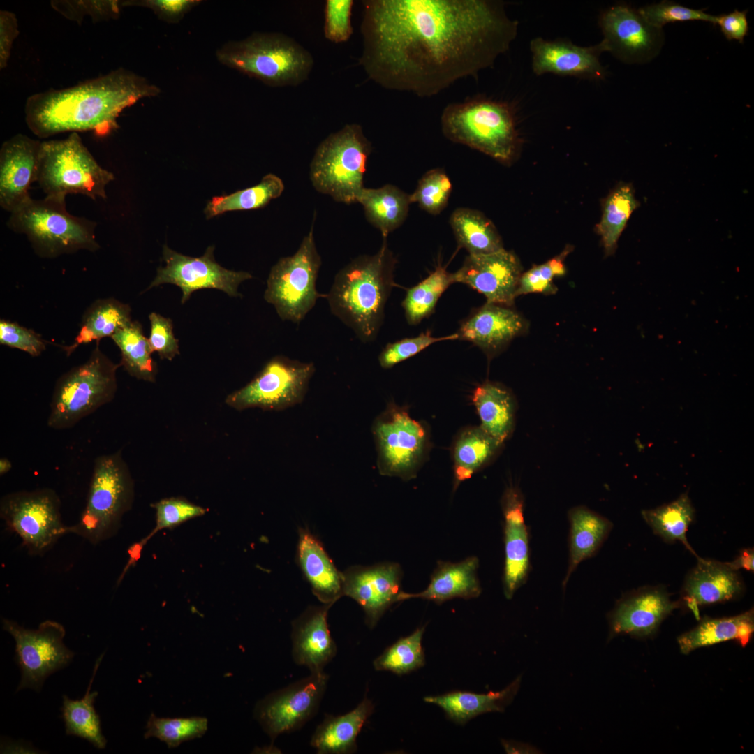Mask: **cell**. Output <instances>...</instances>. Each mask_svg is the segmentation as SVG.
I'll list each match as a JSON object with an SVG mask.
<instances>
[{
    "label": "cell",
    "instance_id": "cell-16",
    "mask_svg": "<svg viewBox=\"0 0 754 754\" xmlns=\"http://www.w3.org/2000/svg\"><path fill=\"white\" fill-rule=\"evenodd\" d=\"M214 249L210 246L202 256L195 258L179 253L165 244L163 258L165 265L157 269L156 276L147 290L164 283L174 284L182 292V304L193 292L202 288H215L231 297H241L238 286L251 279V274L221 266L214 259Z\"/></svg>",
    "mask_w": 754,
    "mask_h": 754
},
{
    "label": "cell",
    "instance_id": "cell-31",
    "mask_svg": "<svg viewBox=\"0 0 754 754\" xmlns=\"http://www.w3.org/2000/svg\"><path fill=\"white\" fill-rule=\"evenodd\" d=\"M520 682L521 676L501 691L481 694L452 691L440 695L427 696L424 700L440 707L454 722L464 724L480 714L503 712L517 693Z\"/></svg>",
    "mask_w": 754,
    "mask_h": 754
},
{
    "label": "cell",
    "instance_id": "cell-17",
    "mask_svg": "<svg viewBox=\"0 0 754 754\" xmlns=\"http://www.w3.org/2000/svg\"><path fill=\"white\" fill-rule=\"evenodd\" d=\"M327 681L323 671L311 672L308 677L272 693L258 703L256 718L272 739L298 728L316 711Z\"/></svg>",
    "mask_w": 754,
    "mask_h": 754
},
{
    "label": "cell",
    "instance_id": "cell-20",
    "mask_svg": "<svg viewBox=\"0 0 754 754\" xmlns=\"http://www.w3.org/2000/svg\"><path fill=\"white\" fill-rule=\"evenodd\" d=\"M343 573V596L350 597L362 607L369 628L376 626L392 605L399 602L403 571L397 563L354 566Z\"/></svg>",
    "mask_w": 754,
    "mask_h": 754
},
{
    "label": "cell",
    "instance_id": "cell-57",
    "mask_svg": "<svg viewBox=\"0 0 754 754\" xmlns=\"http://www.w3.org/2000/svg\"><path fill=\"white\" fill-rule=\"evenodd\" d=\"M747 10L732 12L716 16L715 24L720 27V31L729 41L734 40L743 43L745 36L748 34Z\"/></svg>",
    "mask_w": 754,
    "mask_h": 754
},
{
    "label": "cell",
    "instance_id": "cell-49",
    "mask_svg": "<svg viewBox=\"0 0 754 754\" xmlns=\"http://www.w3.org/2000/svg\"><path fill=\"white\" fill-rule=\"evenodd\" d=\"M452 188L449 177L443 170H431L420 179L415 191L409 195L411 203L417 202L428 213L438 214L446 207Z\"/></svg>",
    "mask_w": 754,
    "mask_h": 754
},
{
    "label": "cell",
    "instance_id": "cell-30",
    "mask_svg": "<svg viewBox=\"0 0 754 754\" xmlns=\"http://www.w3.org/2000/svg\"><path fill=\"white\" fill-rule=\"evenodd\" d=\"M472 401L480 427L504 444L515 428L517 402L512 392L498 382L486 380L474 390Z\"/></svg>",
    "mask_w": 754,
    "mask_h": 754
},
{
    "label": "cell",
    "instance_id": "cell-6",
    "mask_svg": "<svg viewBox=\"0 0 754 754\" xmlns=\"http://www.w3.org/2000/svg\"><path fill=\"white\" fill-rule=\"evenodd\" d=\"M441 128L450 140L503 163L515 154L518 137L513 111L506 103L476 98L444 109Z\"/></svg>",
    "mask_w": 754,
    "mask_h": 754
},
{
    "label": "cell",
    "instance_id": "cell-18",
    "mask_svg": "<svg viewBox=\"0 0 754 754\" xmlns=\"http://www.w3.org/2000/svg\"><path fill=\"white\" fill-rule=\"evenodd\" d=\"M607 52L628 64L644 63L654 57L663 45L662 29L651 26L637 10L620 3L600 15Z\"/></svg>",
    "mask_w": 754,
    "mask_h": 754
},
{
    "label": "cell",
    "instance_id": "cell-12",
    "mask_svg": "<svg viewBox=\"0 0 754 754\" xmlns=\"http://www.w3.org/2000/svg\"><path fill=\"white\" fill-rule=\"evenodd\" d=\"M372 431L380 475L415 478L431 448L427 425L412 418L406 408L390 402L375 419Z\"/></svg>",
    "mask_w": 754,
    "mask_h": 754
},
{
    "label": "cell",
    "instance_id": "cell-1",
    "mask_svg": "<svg viewBox=\"0 0 754 754\" xmlns=\"http://www.w3.org/2000/svg\"><path fill=\"white\" fill-rule=\"evenodd\" d=\"M362 3L360 64L381 87L421 97L491 67L517 34L499 1Z\"/></svg>",
    "mask_w": 754,
    "mask_h": 754
},
{
    "label": "cell",
    "instance_id": "cell-21",
    "mask_svg": "<svg viewBox=\"0 0 754 754\" xmlns=\"http://www.w3.org/2000/svg\"><path fill=\"white\" fill-rule=\"evenodd\" d=\"M532 70L536 75L554 73L591 80H603L605 68L600 56L607 52L600 43L589 47L576 45L566 39L547 40L536 37L530 42Z\"/></svg>",
    "mask_w": 754,
    "mask_h": 754
},
{
    "label": "cell",
    "instance_id": "cell-41",
    "mask_svg": "<svg viewBox=\"0 0 754 754\" xmlns=\"http://www.w3.org/2000/svg\"><path fill=\"white\" fill-rule=\"evenodd\" d=\"M121 351V366L132 376L154 382L157 366L151 357V350L141 325L131 320L111 337Z\"/></svg>",
    "mask_w": 754,
    "mask_h": 754
},
{
    "label": "cell",
    "instance_id": "cell-14",
    "mask_svg": "<svg viewBox=\"0 0 754 754\" xmlns=\"http://www.w3.org/2000/svg\"><path fill=\"white\" fill-rule=\"evenodd\" d=\"M60 505L59 496L50 489L13 492L1 498L0 515L29 552L37 555L66 533Z\"/></svg>",
    "mask_w": 754,
    "mask_h": 754
},
{
    "label": "cell",
    "instance_id": "cell-5",
    "mask_svg": "<svg viewBox=\"0 0 754 754\" xmlns=\"http://www.w3.org/2000/svg\"><path fill=\"white\" fill-rule=\"evenodd\" d=\"M8 228L25 235L35 252L43 258H55L79 250L95 251L96 223L71 214L66 197L29 198L10 213Z\"/></svg>",
    "mask_w": 754,
    "mask_h": 754
},
{
    "label": "cell",
    "instance_id": "cell-3",
    "mask_svg": "<svg viewBox=\"0 0 754 754\" xmlns=\"http://www.w3.org/2000/svg\"><path fill=\"white\" fill-rule=\"evenodd\" d=\"M396 263L383 239L376 254L360 256L341 268L326 294L331 312L362 342L374 340L383 323Z\"/></svg>",
    "mask_w": 754,
    "mask_h": 754
},
{
    "label": "cell",
    "instance_id": "cell-26",
    "mask_svg": "<svg viewBox=\"0 0 754 754\" xmlns=\"http://www.w3.org/2000/svg\"><path fill=\"white\" fill-rule=\"evenodd\" d=\"M696 566L687 575L682 591L686 606L699 619L700 607L738 597L744 585L737 571L726 563L697 557Z\"/></svg>",
    "mask_w": 754,
    "mask_h": 754
},
{
    "label": "cell",
    "instance_id": "cell-42",
    "mask_svg": "<svg viewBox=\"0 0 754 754\" xmlns=\"http://www.w3.org/2000/svg\"><path fill=\"white\" fill-rule=\"evenodd\" d=\"M644 521L655 534L667 542H681L696 557L686 538L688 526L695 517V509L688 493L675 501L654 509L642 512Z\"/></svg>",
    "mask_w": 754,
    "mask_h": 754
},
{
    "label": "cell",
    "instance_id": "cell-9",
    "mask_svg": "<svg viewBox=\"0 0 754 754\" xmlns=\"http://www.w3.org/2000/svg\"><path fill=\"white\" fill-rule=\"evenodd\" d=\"M133 499V483L120 452L97 457L94 462L86 507L79 522L66 526L91 544L112 537Z\"/></svg>",
    "mask_w": 754,
    "mask_h": 754
},
{
    "label": "cell",
    "instance_id": "cell-27",
    "mask_svg": "<svg viewBox=\"0 0 754 754\" xmlns=\"http://www.w3.org/2000/svg\"><path fill=\"white\" fill-rule=\"evenodd\" d=\"M332 605L309 607L293 623V656L295 662L311 672H323L335 656L337 648L328 628L327 612Z\"/></svg>",
    "mask_w": 754,
    "mask_h": 754
},
{
    "label": "cell",
    "instance_id": "cell-40",
    "mask_svg": "<svg viewBox=\"0 0 754 754\" xmlns=\"http://www.w3.org/2000/svg\"><path fill=\"white\" fill-rule=\"evenodd\" d=\"M103 656L104 653L96 661L93 674L84 697L80 700H71L64 695L63 705L61 708L66 734L82 737L98 749L105 748L107 740L102 734L100 717L94 707L98 693L96 691L91 693L90 690Z\"/></svg>",
    "mask_w": 754,
    "mask_h": 754
},
{
    "label": "cell",
    "instance_id": "cell-8",
    "mask_svg": "<svg viewBox=\"0 0 754 754\" xmlns=\"http://www.w3.org/2000/svg\"><path fill=\"white\" fill-rule=\"evenodd\" d=\"M370 142L357 124L345 125L331 133L317 147L310 165L314 188L348 205L357 202L364 189Z\"/></svg>",
    "mask_w": 754,
    "mask_h": 754
},
{
    "label": "cell",
    "instance_id": "cell-34",
    "mask_svg": "<svg viewBox=\"0 0 754 754\" xmlns=\"http://www.w3.org/2000/svg\"><path fill=\"white\" fill-rule=\"evenodd\" d=\"M374 704L365 697L351 711L339 716H327L315 731L311 744L318 753H350L357 748L356 739Z\"/></svg>",
    "mask_w": 754,
    "mask_h": 754
},
{
    "label": "cell",
    "instance_id": "cell-23",
    "mask_svg": "<svg viewBox=\"0 0 754 754\" xmlns=\"http://www.w3.org/2000/svg\"><path fill=\"white\" fill-rule=\"evenodd\" d=\"M526 329V320L512 306L487 302L463 321L456 334L457 339L472 343L491 359Z\"/></svg>",
    "mask_w": 754,
    "mask_h": 754
},
{
    "label": "cell",
    "instance_id": "cell-22",
    "mask_svg": "<svg viewBox=\"0 0 754 754\" xmlns=\"http://www.w3.org/2000/svg\"><path fill=\"white\" fill-rule=\"evenodd\" d=\"M41 141L18 133L0 149V205L11 213L31 198L29 190L37 182Z\"/></svg>",
    "mask_w": 754,
    "mask_h": 754
},
{
    "label": "cell",
    "instance_id": "cell-11",
    "mask_svg": "<svg viewBox=\"0 0 754 754\" xmlns=\"http://www.w3.org/2000/svg\"><path fill=\"white\" fill-rule=\"evenodd\" d=\"M320 265L312 226L297 251L281 258L272 267L267 281L264 298L281 320L299 324L319 297H326L316 287Z\"/></svg>",
    "mask_w": 754,
    "mask_h": 754
},
{
    "label": "cell",
    "instance_id": "cell-39",
    "mask_svg": "<svg viewBox=\"0 0 754 754\" xmlns=\"http://www.w3.org/2000/svg\"><path fill=\"white\" fill-rule=\"evenodd\" d=\"M632 184L621 183L603 200L602 216L596 225L605 256L612 255L632 214L640 206Z\"/></svg>",
    "mask_w": 754,
    "mask_h": 754
},
{
    "label": "cell",
    "instance_id": "cell-29",
    "mask_svg": "<svg viewBox=\"0 0 754 754\" xmlns=\"http://www.w3.org/2000/svg\"><path fill=\"white\" fill-rule=\"evenodd\" d=\"M478 566L479 560L476 556H470L457 563L438 561L428 586L416 593L402 591L399 602L422 598L441 604L455 598H477L481 593L477 575Z\"/></svg>",
    "mask_w": 754,
    "mask_h": 754
},
{
    "label": "cell",
    "instance_id": "cell-43",
    "mask_svg": "<svg viewBox=\"0 0 754 754\" xmlns=\"http://www.w3.org/2000/svg\"><path fill=\"white\" fill-rule=\"evenodd\" d=\"M284 190L282 179L274 174L265 175L256 185L229 195L213 197L207 203L205 214L207 219L230 211L251 210L266 206L279 198Z\"/></svg>",
    "mask_w": 754,
    "mask_h": 754
},
{
    "label": "cell",
    "instance_id": "cell-48",
    "mask_svg": "<svg viewBox=\"0 0 754 754\" xmlns=\"http://www.w3.org/2000/svg\"><path fill=\"white\" fill-rule=\"evenodd\" d=\"M570 250V248L567 247L561 254L545 263L535 265L527 272L522 273L519 281L516 296L530 293H541L546 295L555 294L558 288L554 283V279L565 274L564 260Z\"/></svg>",
    "mask_w": 754,
    "mask_h": 754
},
{
    "label": "cell",
    "instance_id": "cell-50",
    "mask_svg": "<svg viewBox=\"0 0 754 754\" xmlns=\"http://www.w3.org/2000/svg\"><path fill=\"white\" fill-rule=\"evenodd\" d=\"M704 10L693 9L670 1H663L637 9L648 24L659 29H662L667 23L697 20L715 24L716 16L707 14Z\"/></svg>",
    "mask_w": 754,
    "mask_h": 754
},
{
    "label": "cell",
    "instance_id": "cell-52",
    "mask_svg": "<svg viewBox=\"0 0 754 754\" xmlns=\"http://www.w3.org/2000/svg\"><path fill=\"white\" fill-rule=\"evenodd\" d=\"M51 6L65 17L79 23L85 15L94 21L115 18L121 6L119 1H53Z\"/></svg>",
    "mask_w": 754,
    "mask_h": 754
},
{
    "label": "cell",
    "instance_id": "cell-33",
    "mask_svg": "<svg viewBox=\"0 0 754 754\" xmlns=\"http://www.w3.org/2000/svg\"><path fill=\"white\" fill-rule=\"evenodd\" d=\"M503 446L480 426L461 430L452 446L454 468L453 489L490 464Z\"/></svg>",
    "mask_w": 754,
    "mask_h": 754
},
{
    "label": "cell",
    "instance_id": "cell-2",
    "mask_svg": "<svg viewBox=\"0 0 754 754\" xmlns=\"http://www.w3.org/2000/svg\"><path fill=\"white\" fill-rule=\"evenodd\" d=\"M160 92L144 77L119 68L70 87L31 95L25 102V122L40 138L88 131L105 136L119 127L124 110Z\"/></svg>",
    "mask_w": 754,
    "mask_h": 754
},
{
    "label": "cell",
    "instance_id": "cell-24",
    "mask_svg": "<svg viewBox=\"0 0 754 754\" xmlns=\"http://www.w3.org/2000/svg\"><path fill=\"white\" fill-rule=\"evenodd\" d=\"M679 606V603L672 601L662 588L640 589L621 599L611 612L610 635L649 637Z\"/></svg>",
    "mask_w": 754,
    "mask_h": 754
},
{
    "label": "cell",
    "instance_id": "cell-15",
    "mask_svg": "<svg viewBox=\"0 0 754 754\" xmlns=\"http://www.w3.org/2000/svg\"><path fill=\"white\" fill-rule=\"evenodd\" d=\"M2 623L3 629L15 641V660L22 673L17 691L31 688L39 692L45 679L67 666L75 656L64 644L65 628L57 621H45L36 630L6 619Z\"/></svg>",
    "mask_w": 754,
    "mask_h": 754
},
{
    "label": "cell",
    "instance_id": "cell-25",
    "mask_svg": "<svg viewBox=\"0 0 754 754\" xmlns=\"http://www.w3.org/2000/svg\"><path fill=\"white\" fill-rule=\"evenodd\" d=\"M504 517L503 591L508 599L525 582L529 568L528 537L519 489L508 486L501 498Z\"/></svg>",
    "mask_w": 754,
    "mask_h": 754
},
{
    "label": "cell",
    "instance_id": "cell-46",
    "mask_svg": "<svg viewBox=\"0 0 754 754\" xmlns=\"http://www.w3.org/2000/svg\"><path fill=\"white\" fill-rule=\"evenodd\" d=\"M151 506L156 510L155 528L149 535L130 548V558L124 573L138 561L144 545L158 531L174 528L191 519L204 515L207 511L205 508L181 498H164Z\"/></svg>",
    "mask_w": 754,
    "mask_h": 754
},
{
    "label": "cell",
    "instance_id": "cell-45",
    "mask_svg": "<svg viewBox=\"0 0 754 754\" xmlns=\"http://www.w3.org/2000/svg\"><path fill=\"white\" fill-rule=\"evenodd\" d=\"M424 632V627L418 628L387 648L374 660L375 669L404 674L422 667L425 661L422 646Z\"/></svg>",
    "mask_w": 754,
    "mask_h": 754
},
{
    "label": "cell",
    "instance_id": "cell-32",
    "mask_svg": "<svg viewBox=\"0 0 754 754\" xmlns=\"http://www.w3.org/2000/svg\"><path fill=\"white\" fill-rule=\"evenodd\" d=\"M754 631V612L724 618L704 617L692 630L679 637L680 651L684 654L704 646L735 640L742 646L750 641Z\"/></svg>",
    "mask_w": 754,
    "mask_h": 754
},
{
    "label": "cell",
    "instance_id": "cell-51",
    "mask_svg": "<svg viewBox=\"0 0 754 754\" xmlns=\"http://www.w3.org/2000/svg\"><path fill=\"white\" fill-rule=\"evenodd\" d=\"M457 339V334L454 333L448 336L433 337L430 331L420 334L418 336L404 338L387 343L378 356V362L383 369H390L441 341Z\"/></svg>",
    "mask_w": 754,
    "mask_h": 754
},
{
    "label": "cell",
    "instance_id": "cell-4",
    "mask_svg": "<svg viewBox=\"0 0 754 754\" xmlns=\"http://www.w3.org/2000/svg\"><path fill=\"white\" fill-rule=\"evenodd\" d=\"M216 56L221 64L273 87L303 83L314 64L306 49L279 32H254L243 40L228 41Z\"/></svg>",
    "mask_w": 754,
    "mask_h": 754
},
{
    "label": "cell",
    "instance_id": "cell-56",
    "mask_svg": "<svg viewBox=\"0 0 754 754\" xmlns=\"http://www.w3.org/2000/svg\"><path fill=\"white\" fill-rule=\"evenodd\" d=\"M199 0H141L121 1V6H140L151 10L158 17L168 23H177Z\"/></svg>",
    "mask_w": 754,
    "mask_h": 754
},
{
    "label": "cell",
    "instance_id": "cell-54",
    "mask_svg": "<svg viewBox=\"0 0 754 754\" xmlns=\"http://www.w3.org/2000/svg\"><path fill=\"white\" fill-rule=\"evenodd\" d=\"M0 343L32 357L39 356L46 347L45 341L32 330L4 319L0 320Z\"/></svg>",
    "mask_w": 754,
    "mask_h": 754
},
{
    "label": "cell",
    "instance_id": "cell-60",
    "mask_svg": "<svg viewBox=\"0 0 754 754\" xmlns=\"http://www.w3.org/2000/svg\"><path fill=\"white\" fill-rule=\"evenodd\" d=\"M12 468V464L9 459L6 457L0 459V475H3L8 473Z\"/></svg>",
    "mask_w": 754,
    "mask_h": 754
},
{
    "label": "cell",
    "instance_id": "cell-53",
    "mask_svg": "<svg viewBox=\"0 0 754 754\" xmlns=\"http://www.w3.org/2000/svg\"><path fill=\"white\" fill-rule=\"evenodd\" d=\"M353 0H327L325 3V37L334 43L348 40L353 34Z\"/></svg>",
    "mask_w": 754,
    "mask_h": 754
},
{
    "label": "cell",
    "instance_id": "cell-36",
    "mask_svg": "<svg viewBox=\"0 0 754 754\" xmlns=\"http://www.w3.org/2000/svg\"><path fill=\"white\" fill-rule=\"evenodd\" d=\"M357 202L362 205L367 221L380 231L383 239L404 223L411 204L409 195L392 184L377 188L364 187Z\"/></svg>",
    "mask_w": 754,
    "mask_h": 754
},
{
    "label": "cell",
    "instance_id": "cell-44",
    "mask_svg": "<svg viewBox=\"0 0 754 754\" xmlns=\"http://www.w3.org/2000/svg\"><path fill=\"white\" fill-rule=\"evenodd\" d=\"M452 283V273L438 266L427 278L408 288L401 303L408 324L417 325L429 316L442 294Z\"/></svg>",
    "mask_w": 754,
    "mask_h": 754
},
{
    "label": "cell",
    "instance_id": "cell-10",
    "mask_svg": "<svg viewBox=\"0 0 754 754\" xmlns=\"http://www.w3.org/2000/svg\"><path fill=\"white\" fill-rule=\"evenodd\" d=\"M114 179L98 163L78 133L41 142L37 182L46 195L81 194L105 200V188Z\"/></svg>",
    "mask_w": 754,
    "mask_h": 754
},
{
    "label": "cell",
    "instance_id": "cell-55",
    "mask_svg": "<svg viewBox=\"0 0 754 754\" xmlns=\"http://www.w3.org/2000/svg\"><path fill=\"white\" fill-rule=\"evenodd\" d=\"M149 319L151 330L148 341L151 352L157 353L161 359L172 360L179 350L171 319L155 312L149 314Z\"/></svg>",
    "mask_w": 754,
    "mask_h": 754
},
{
    "label": "cell",
    "instance_id": "cell-19",
    "mask_svg": "<svg viewBox=\"0 0 754 754\" xmlns=\"http://www.w3.org/2000/svg\"><path fill=\"white\" fill-rule=\"evenodd\" d=\"M522 274L517 256L503 249L487 254H468L452 276L454 283L469 286L483 295L487 302L511 306Z\"/></svg>",
    "mask_w": 754,
    "mask_h": 754
},
{
    "label": "cell",
    "instance_id": "cell-13",
    "mask_svg": "<svg viewBox=\"0 0 754 754\" xmlns=\"http://www.w3.org/2000/svg\"><path fill=\"white\" fill-rule=\"evenodd\" d=\"M314 371L312 362L275 356L251 381L229 394L226 403L237 410L280 411L293 406L302 401Z\"/></svg>",
    "mask_w": 754,
    "mask_h": 754
},
{
    "label": "cell",
    "instance_id": "cell-28",
    "mask_svg": "<svg viewBox=\"0 0 754 754\" xmlns=\"http://www.w3.org/2000/svg\"><path fill=\"white\" fill-rule=\"evenodd\" d=\"M297 561L312 592L323 604L333 605L343 596V573L308 529L299 530Z\"/></svg>",
    "mask_w": 754,
    "mask_h": 754
},
{
    "label": "cell",
    "instance_id": "cell-7",
    "mask_svg": "<svg viewBox=\"0 0 754 754\" xmlns=\"http://www.w3.org/2000/svg\"><path fill=\"white\" fill-rule=\"evenodd\" d=\"M98 342L85 362L72 368L57 381L47 417L49 427L71 428L114 399L117 371L121 364L108 357Z\"/></svg>",
    "mask_w": 754,
    "mask_h": 754
},
{
    "label": "cell",
    "instance_id": "cell-38",
    "mask_svg": "<svg viewBox=\"0 0 754 754\" xmlns=\"http://www.w3.org/2000/svg\"><path fill=\"white\" fill-rule=\"evenodd\" d=\"M450 223L458 244L470 255L491 253L504 249L495 226L479 211L458 208L452 214Z\"/></svg>",
    "mask_w": 754,
    "mask_h": 754
},
{
    "label": "cell",
    "instance_id": "cell-47",
    "mask_svg": "<svg viewBox=\"0 0 754 754\" xmlns=\"http://www.w3.org/2000/svg\"><path fill=\"white\" fill-rule=\"evenodd\" d=\"M207 725V719L205 717L158 718L151 713L146 725L144 737H156L165 742L168 748H175L184 741L204 735Z\"/></svg>",
    "mask_w": 754,
    "mask_h": 754
},
{
    "label": "cell",
    "instance_id": "cell-59",
    "mask_svg": "<svg viewBox=\"0 0 754 754\" xmlns=\"http://www.w3.org/2000/svg\"><path fill=\"white\" fill-rule=\"evenodd\" d=\"M754 552L753 548L743 549L740 554L732 561L725 562L733 570L737 571L744 568L748 571H753Z\"/></svg>",
    "mask_w": 754,
    "mask_h": 754
},
{
    "label": "cell",
    "instance_id": "cell-37",
    "mask_svg": "<svg viewBox=\"0 0 754 754\" xmlns=\"http://www.w3.org/2000/svg\"><path fill=\"white\" fill-rule=\"evenodd\" d=\"M131 308L114 298L95 301L85 312L80 331L74 342L64 350L67 356L71 355L80 345L102 338L112 337L119 329L130 323Z\"/></svg>",
    "mask_w": 754,
    "mask_h": 754
},
{
    "label": "cell",
    "instance_id": "cell-58",
    "mask_svg": "<svg viewBox=\"0 0 754 754\" xmlns=\"http://www.w3.org/2000/svg\"><path fill=\"white\" fill-rule=\"evenodd\" d=\"M20 31L15 15L8 10L0 11V68H5L10 57L13 42Z\"/></svg>",
    "mask_w": 754,
    "mask_h": 754
},
{
    "label": "cell",
    "instance_id": "cell-35",
    "mask_svg": "<svg viewBox=\"0 0 754 754\" xmlns=\"http://www.w3.org/2000/svg\"><path fill=\"white\" fill-rule=\"evenodd\" d=\"M568 517L570 559L563 586L579 564L597 552L612 526L607 519L584 506L571 509Z\"/></svg>",
    "mask_w": 754,
    "mask_h": 754
}]
</instances>
